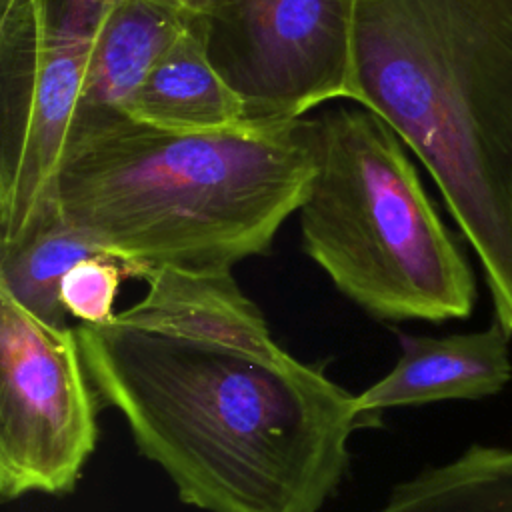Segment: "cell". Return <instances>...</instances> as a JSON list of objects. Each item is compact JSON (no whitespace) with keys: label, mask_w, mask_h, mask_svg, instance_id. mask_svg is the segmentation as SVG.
I'll return each instance as SVG.
<instances>
[{"label":"cell","mask_w":512,"mask_h":512,"mask_svg":"<svg viewBox=\"0 0 512 512\" xmlns=\"http://www.w3.org/2000/svg\"><path fill=\"white\" fill-rule=\"evenodd\" d=\"M122 116L182 134L268 128L250 122L242 98L218 74L190 24L150 68Z\"/></svg>","instance_id":"10"},{"label":"cell","mask_w":512,"mask_h":512,"mask_svg":"<svg viewBox=\"0 0 512 512\" xmlns=\"http://www.w3.org/2000/svg\"><path fill=\"white\" fill-rule=\"evenodd\" d=\"M8 2H10V0H0V4H8Z\"/></svg>","instance_id":"14"},{"label":"cell","mask_w":512,"mask_h":512,"mask_svg":"<svg viewBox=\"0 0 512 512\" xmlns=\"http://www.w3.org/2000/svg\"><path fill=\"white\" fill-rule=\"evenodd\" d=\"M92 42L44 24L0 46V246L14 242L54 196Z\"/></svg>","instance_id":"7"},{"label":"cell","mask_w":512,"mask_h":512,"mask_svg":"<svg viewBox=\"0 0 512 512\" xmlns=\"http://www.w3.org/2000/svg\"><path fill=\"white\" fill-rule=\"evenodd\" d=\"M352 104L428 170L512 336V0H358Z\"/></svg>","instance_id":"3"},{"label":"cell","mask_w":512,"mask_h":512,"mask_svg":"<svg viewBox=\"0 0 512 512\" xmlns=\"http://www.w3.org/2000/svg\"><path fill=\"white\" fill-rule=\"evenodd\" d=\"M358 0H192L190 26L256 126L354 98Z\"/></svg>","instance_id":"5"},{"label":"cell","mask_w":512,"mask_h":512,"mask_svg":"<svg viewBox=\"0 0 512 512\" xmlns=\"http://www.w3.org/2000/svg\"><path fill=\"white\" fill-rule=\"evenodd\" d=\"M182 2H186V4H188V2H192V0H182Z\"/></svg>","instance_id":"15"},{"label":"cell","mask_w":512,"mask_h":512,"mask_svg":"<svg viewBox=\"0 0 512 512\" xmlns=\"http://www.w3.org/2000/svg\"><path fill=\"white\" fill-rule=\"evenodd\" d=\"M98 396L76 328L0 290V496L68 494L98 442Z\"/></svg>","instance_id":"6"},{"label":"cell","mask_w":512,"mask_h":512,"mask_svg":"<svg viewBox=\"0 0 512 512\" xmlns=\"http://www.w3.org/2000/svg\"><path fill=\"white\" fill-rule=\"evenodd\" d=\"M188 24L190 6L182 0H116L92 42L70 138L122 116L150 68Z\"/></svg>","instance_id":"9"},{"label":"cell","mask_w":512,"mask_h":512,"mask_svg":"<svg viewBox=\"0 0 512 512\" xmlns=\"http://www.w3.org/2000/svg\"><path fill=\"white\" fill-rule=\"evenodd\" d=\"M372 512H512V446L470 444L398 482Z\"/></svg>","instance_id":"12"},{"label":"cell","mask_w":512,"mask_h":512,"mask_svg":"<svg viewBox=\"0 0 512 512\" xmlns=\"http://www.w3.org/2000/svg\"><path fill=\"white\" fill-rule=\"evenodd\" d=\"M312 174L304 120L182 134L118 116L68 140L54 200L74 230L140 280L158 268L230 274L268 252Z\"/></svg>","instance_id":"2"},{"label":"cell","mask_w":512,"mask_h":512,"mask_svg":"<svg viewBox=\"0 0 512 512\" xmlns=\"http://www.w3.org/2000/svg\"><path fill=\"white\" fill-rule=\"evenodd\" d=\"M106 254L74 230L52 200L10 244L0 246V290L54 328H70L60 304L66 272L84 258Z\"/></svg>","instance_id":"11"},{"label":"cell","mask_w":512,"mask_h":512,"mask_svg":"<svg viewBox=\"0 0 512 512\" xmlns=\"http://www.w3.org/2000/svg\"><path fill=\"white\" fill-rule=\"evenodd\" d=\"M108 324H76L86 374L142 456L204 512H320L348 442L382 426L284 350L230 274L152 270Z\"/></svg>","instance_id":"1"},{"label":"cell","mask_w":512,"mask_h":512,"mask_svg":"<svg viewBox=\"0 0 512 512\" xmlns=\"http://www.w3.org/2000/svg\"><path fill=\"white\" fill-rule=\"evenodd\" d=\"M304 130L314 174L296 212L302 246L338 292L386 322L468 318L474 272L400 136L358 104L328 106Z\"/></svg>","instance_id":"4"},{"label":"cell","mask_w":512,"mask_h":512,"mask_svg":"<svg viewBox=\"0 0 512 512\" xmlns=\"http://www.w3.org/2000/svg\"><path fill=\"white\" fill-rule=\"evenodd\" d=\"M126 278L140 280V274L110 254L84 258L62 278L60 304L78 324H108L116 316V296Z\"/></svg>","instance_id":"13"},{"label":"cell","mask_w":512,"mask_h":512,"mask_svg":"<svg viewBox=\"0 0 512 512\" xmlns=\"http://www.w3.org/2000/svg\"><path fill=\"white\" fill-rule=\"evenodd\" d=\"M510 334L494 320L488 328L448 336L398 334L392 370L356 394L362 412L446 400H482L512 380Z\"/></svg>","instance_id":"8"}]
</instances>
